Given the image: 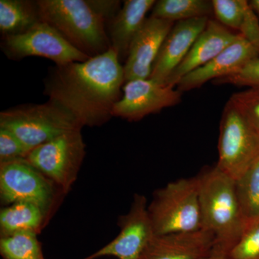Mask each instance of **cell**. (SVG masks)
<instances>
[{"instance_id":"cell-20","label":"cell","mask_w":259,"mask_h":259,"mask_svg":"<svg viewBox=\"0 0 259 259\" xmlns=\"http://www.w3.org/2000/svg\"><path fill=\"white\" fill-rule=\"evenodd\" d=\"M213 13L212 2L207 0H160L156 2L151 16L175 21L205 18Z\"/></svg>"},{"instance_id":"cell-21","label":"cell","mask_w":259,"mask_h":259,"mask_svg":"<svg viewBox=\"0 0 259 259\" xmlns=\"http://www.w3.org/2000/svg\"><path fill=\"white\" fill-rule=\"evenodd\" d=\"M3 259H45L37 233L25 231L0 238Z\"/></svg>"},{"instance_id":"cell-6","label":"cell","mask_w":259,"mask_h":259,"mask_svg":"<svg viewBox=\"0 0 259 259\" xmlns=\"http://www.w3.org/2000/svg\"><path fill=\"white\" fill-rule=\"evenodd\" d=\"M259 157V133L228 100L223 112L216 166L235 181Z\"/></svg>"},{"instance_id":"cell-28","label":"cell","mask_w":259,"mask_h":259,"mask_svg":"<svg viewBox=\"0 0 259 259\" xmlns=\"http://www.w3.org/2000/svg\"><path fill=\"white\" fill-rule=\"evenodd\" d=\"M238 32L247 41L251 44L259 55V20L250 4L245 10L244 18Z\"/></svg>"},{"instance_id":"cell-25","label":"cell","mask_w":259,"mask_h":259,"mask_svg":"<svg viewBox=\"0 0 259 259\" xmlns=\"http://www.w3.org/2000/svg\"><path fill=\"white\" fill-rule=\"evenodd\" d=\"M230 100L259 133V88L234 94Z\"/></svg>"},{"instance_id":"cell-7","label":"cell","mask_w":259,"mask_h":259,"mask_svg":"<svg viewBox=\"0 0 259 259\" xmlns=\"http://www.w3.org/2000/svg\"><path fill=\"white\" fill-rule=\"evenodd\" d=\"M85 154L81 129H76L34 148L25 160L67 194L77 179Z\"/></svg>"},{"instance_id":"cell-1","label":"cell","mask_w":259,"mask_h":259,"mask_svg":"<svg viewBox=\"0 0 259 259\" xmlns=\"http://www.w3.org/2000/svg\"><path fill=\"white\" fill-rule=\"evenodd\" d=\"M44 82L49 100L69 111L83 127H97L113 117L125 75L111 49L83 62L55 65Z\"/></svg>"},{"instance_id":"cell-12","label":"cell","mask_w":259,"mask_h":259,"mask_svg":"<svg viewBox=\"0 0 259 259\" xmlns=\"http://www.w3.org/2000/svg\"><path fill=\"white\" fill-rule=\"evenodd\" d=\"M175 23L150 16L135 37L123 66L125 83L149 79L163 42Z\"/></svg>"},{"instance_id":"cell-30","label":"cell","mask_w":259,"mask_h":259,"mask_svg":"<svg viewBox=\"0 0 259 259\" xmlns=\"http://www.w3.org/2000/svg\"><path fill=\"white\" fill-rule=\"evenodd\" d=\"M203 259H227V252L219 247L214 246L209 254Z\"/></svg>"},{"instance_id":"cell-15","label":"cell","mask_w":259,"mask_h":259,"mask_svg":"<svg viewBox=\"0 0 259 259\" xmlns=\"http://www.w3.org/2000/svg\"><path fill=\"white\" fill-rule=\"evenodd\" d=\"M214 245V236L205 229L155 235L140 259H203Z\"/></svg>"},{"instance_id":"cell-24","label":"cell","mask_w":259,"mask_h":259,"mask_svg":"<svg viewBox=\"0 0 259 259\" xmlns=\"http://www.w3.org/2000/svg\"><path fill=\"white\" fill-rule=\"evenodd\" d=\"M213 13L220 23L228 29L239 30L249 3L245 0H212Z\"/></svg>"},{"instance_id":"cell-19","label":"cell","mask_w":259,"mask_h":259,"mask_svg":"<svg viewBox=\"0 0 259 259\" xmlns=\"http://www.w3.org/2000/svg\"><path fill=\"white\" fill-rule=\"evenodd\" d=\"M47 215L41 209L28 202H18L5 206L0 212L1 237L20 231L38 233Z\"/></svg>"},{"instance_id":"cell-3","label":"cell","mask_w":259,"mask_h":259,"mask_svg":"<svg viewBox=\"0 0 259 259\" xmlns=\"http://www.w3.org/2000/svg\"><path fill=\"white\" fill-rule=\"evenodd\" d=\"M37 3L42 21L88 57L112 49L106 23L88 0H37Z\"/></svg>"},{"instance_id":"cell-5","label":"cell","mask_w":259,"mask_h":259,"mask_svg":"<svg viewBox=\"0 0 259 259\" xmlns=\"http://www.w3.org/2000/svg\"><path fill=\"white\" fill-rule=\"evenodd\" d=\"M83 126L56 102L29 104L0 113V128L15 135L29 151Z\"/></svg>"},{"instance_id":"cell-17","label":"cell","mask_w":259,"mask_h":259,"mask_svg":"<svg viewBox=\"0 0 259 259\" xmlns=\"http://www.w3.org/2000/svg\"><path fill=\"white\" fill-rule=\"evenodd\" d=\"M154 0H127L108 27L111 48L120 63L126 61L130 48L146 20V14L153 8Z\"/></svg>"},{"instance_id":"cell-29","label":"cell","mask_w":259,"mask_h":259,"mask_svg":"<svg viewBox=\"0 0 259 259\" xmlns=\"http://www.w3.org/2000/svg\"><path fill=\"white\" fill-rule=\"evenodd\" d=\"M89 3L95 12L107 22L111 23L120 11V2L114 0H88Z\"/></svg>"},{"instance_id":"cell-18","label":"cell","mask_w":259,"mask_h":259,"mask_svg":"<svg viewBox=\"0 0 259 259\" xmlns=\"http://www.w3.org/2000/svg\"><path fill=\"white\" fill-rule=\"evenodd\" d=\"M42 21L37 1H0V31L3 37L23 34Z\"/></svg>"},{"instance_id":"cell-31","label":"cell","mask_w":259,"mask_h":259,"mask_svg":"<svg viewBox=\"0 0 259 259\" xmlns=\"http://www.w3.org/2000/svg\"><path fill=\"white\" fill-rule=\"evenodd\" d=\"M249 4L257 16L259 17V0H252L249 2Z\"/></svg>"},{"instance_id":"cell-26","label":"cell","mask_w":259,"mask_h":259,"mask_svg":"<svg viewBox=\"0 0 259 259\" xmlns=\"http://www.w3.org/2000/svg\"><path fill=\"white\" fill-rule=\"evenodd\" d=\"M212 82L259 88V57L250 61L233 74L214 80Z\"/></svg>"},{"instance_id":"cell-10","label":"cell","mask_w":259,"mask_h":259,"mask_svg":"<svg viewBox=\"0 0 259 259\" xmlns=\"http://www.w3.org/2000/svg\"><path fill=\"white\" fill-rule=\"evenodd\" d=\"M120 233L115 239L93 254L83 259L113 256L118 259H140L155 236L148 212L147 199L143 194H135L127 214L118 220Z\"/></svg>"},{"instance_id":"cell-23","label":"cell","mask_w":259,"mask_h":259,"mask_svg":"<svg viewBox=\"0 0 259 259\" xmlns=\"http://www.w3.org/2000/svg\"><path fill=\"white\" fill-rule=\"evenodd\" d=\"M227 259H259V218L247 221L239 239L227 252Z\"/></svg>"},{"instance_id":"cell-11","label":"cell","mask_w":259,"mask_h":259,"mask_svg":"<svg viewBox=\"0 0 259 259\" xmlns=\"http://www.w3.org/2000/svg\"><path fill=\"white\" fill-rule=\"evenodd\" d=\"M182 100V92L151 79H135L125 83L123 95L115 104L113 117L128 121L142 120L151 114L175 106Z\"/></svg>"},{"instance_id":"cell-14","label":"cell","mask_w":259,"mask_h":259,"mask_svg":"<svg viewBox=\"0 0 259 259\" xmlns=\"http://www.w3.org/2000/svg\"><path fill=\"white\" fill-rule=\"evenodd\" d=\"M258 57V52L254 48L238 33L236 40L221 54L184 76L177 83V90L182 93L200 88L211 80L213 81L233 74Z\"/></svg>"},{"instance_id":"cell-16","label":"cell","mask_w":259,"mask_h":259,"mask_svg":"<svg viewBox=\"0 0 259 259\" xmlns=\"http://www.w3.org/2000/svg\"><path fill=\"white\" fill-rule=\"evenodd\" d=\"M238 35L219 22L209 20L206 28L165 85L175 88L184 76L204 66L229 47Z\"/></svg>"},{"instance_id":"cell-8","label":"cell","mask_w":259,"mask_h":259,"mask_svg":"<svg viewBox=\"0 0 259 259\" xmlns=\"http://www.w3.org/2000/svg\"><path fill=\"white\" fill-rule=\"evenodd\" d=\"M54 186L25 159L0 163V199L5 206L28 202L47 217L55 201Z\"/></svg>"},{"instance_id":"cell-13","label":"cell","mask_w":259,"mask_h":259,"mask_svg":"<svg viewBox=\"0 0 259 259\" xmlns=\"http://www.w3.org/2000/svg\"><path fill=\"white\" fill-rule=\"evenodd\" d=\"M209 20L208 17H205L177 22L163 42L149 79L160 84H166L207 26Z\"/></svg>"},{"instance_id":"cell-4","label":"cell","mask_w":259,"mask_h":259,"mask_svg":"<svg viewBox=\"0 0 259 259\" xmlns=\"http://www.w3.org/2000/svg\"><path fill=\"white\" fill-rule=\"evenodd\" d=\"M148 212L156 235L203 229L198 175L169 182L153 194Z\"/></svg>"},{"instance_id":"cell-9","label":"cell","mask_w":259,"mask_h":259,"mask_svg":"<svg viewBox=\"0 0 259 259\" xmlns=\"http://www.w3.org/2000/svg\"><path fill=\"white\" fill-rule=\"evenodd\" d=\"M1 49L8 59L15 61L37 56L50 59L55 65H61L90 59L44 21L20 35L2 37Z\"/></svg>"},{"instance_id":"cell-22","label":"cell","mask_w":259,"mask_h":259,"mask_svg":"<svg viewBox=\"0 0 259 259\" xmlns=\"http://www.w3.org/2000/svg\"><path fill=\"white\" fill-rule=\"evenodd\" d=\"M237 194L247 220L259 218V157L236 180Z\"/></svg>"},{"instance_id":"cell-27","label":"cell","mask_w":259,"mask_h":259,"mask_svg":"<svg viewBox=\"0 0 259 259\" xmlns=\"http://www.w3.org/2000/svg\"><path fill=\"white\" fill-rule=\"evenodd\" d=\"M30 151L10 131L0 128V163L25 159Z\"/></svg>"},{"instance_id":"cell-2","label":"cell","mask_w":259,"mask_h":259,"mask_svg":"<svg viewBox=\"0 0 259 259\" xmlns=\"http://www.w3.org/2000/svg\"><path fill=\"white\" fill-rule=\"evenodd\" d=\"M202 228L214 236V246L228 252L241 237L248 220L242 211L236 181L217 166L198 175Z\"/></svg>"}]
</instances>
